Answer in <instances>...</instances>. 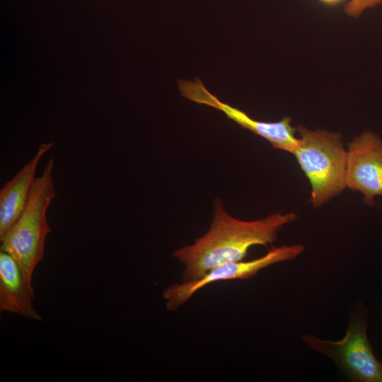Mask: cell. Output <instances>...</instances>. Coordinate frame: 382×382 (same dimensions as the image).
Masks as SVG:
<instances>
[{
  "label": "cell",
  "instance_id": "1",
  "mask_svg": "<svg viewBox=\"0 0 382 382\" xmlns=\"http://www.w3.org/2000/svg\"><path fill=\"white\" fill-rule=\"evenodd\" d=\"M296 217L293 212H278L262 219L242 221L231 216L217 199L207 233L173 253L185 266L183 282L198 279L221 265L243 260L253 245L273 243L281 228Z\"/></svg>",
  "mask_w": 382,
  "mask_h": 382
},
{
  "label": "cell",
  "instance_id": "6",
  "mask_svg": "<svg viewBox=\"0 0 382 382\" xmlns=\"http://www.w3.org/2000/svg\"><path fill=\"white\" fill-rule=\"evenodd\" d=\"M178 86L181 95L185 98L222 112L242 128L269 141L273 148L293 154L297 147L296 127L291 126L290 117H284L277 122L255 120L242 110L221 101L205 87L199 78L195 80L180 79Z\"/></svg>",
  "mask_w": 382,
  "mask_h": 382
},
{
  "label": "cell",
  "instance_id": "3",
  "mask_svg": "<svg viewBox=\"0 0 382 382\" xmlns=\"http://www.w3.org/2000/svg\"><path fill=\"white\" fill-rule=\"evenodd\" d=\"M54 164L53 158L46 163L42 174L35 178L23 213L0 239L1 250L9 253L31 280L35 267L43 257L46 236L51 232L46 213L55 197Z\"/></svg>",
  "mask_w": 382,
  "mask_h": 382
},
{
  "label": "cell",
  "instance_id": "11",
  "mask_svg": "<svg viewBox=\"0 0 382 382\" xmlns=\"http://www.w3.org/2000/svg\"><path fill=\"white\" fill-rule=\"evenodd\" d=\"M319 1L324 4L333 6V5H336L342 2L343 0H319Z\"/></svg>",
  "mask_w": 382,
  "mask_h": 382
},
{
  "label": "cell",
  "instance_id": "5",
  "mask_svg": "<svg viewBox=\"0 0 382 382\" xmlns=\"http://www.w3.org/2000/svg\"><path fill=\"white\" fill-rule=\"evenodd\" d=\"M305 250L302 245L272 247L267 253L250 261H238L217 266L201 278L181 284H173L163 292L167 310L175 311L185 304L202 288L216 282L234 279H248L272 265L291 260Z\"/></svg>",
  "mask_w": 382,
  "mask_h": 382
},
{
  "label": "cell",
  "instance_id": "4",
  "mask_svg": "<svg viewBox=\"0 0 382 382\" xmlns=\"http://www.w3.org/2000/svg\"><path fill=\"white\" fill-rule=\"evenodd\" d=\"M303 342L330 358L352 381L382 382V361L375 356L366 332V323L361 311L352 312L345 337L337 341L325 340L311 334L303 335Z\"/></svg>",
  "mask_w": 382,
  "mask_h": 382
},
{
  "label": "cell",
  "instance_id": "2",
  "mask_svg": "<svg viewBox=\"0 0 382 382\" xmlns=\"http://www.w3.org/2000/svg\"><path fill=\"white\" fill-rule=\"evenodd\" d=\"M299 144L294 155L311 187L310 202L318 208L346 187L347 151L339 133L296 127Z\"/></svg>",
  "mask_w": 382,
  "mask_h": 382
},
{
  "label": "cell",
  "instance_id": "8",
  "mask_svg": "<svg viewBox=\"0 0 382 382\" xmlns=\"http://www.w3.org/2000/svg\"><path fill=\"white\" fill-rule=\"evenodd\" d=\"M54 146L41 144L35 154L0 190V239L17 221L27 205L41 158Z\"/></svg>",
  "mask_w": 382,
  "mask_h": 382
},
{
  "label": "cell",
  "instance_id": "9",
  "mask_svg": "<svg viewBox=\"0 0 382 382\" xmlns=\"http://www.w3.org/2000/svg\"><path fill=\"white\" fill-rule=\"evenodd\" d=\"M34 291L28 279L16 260L0 251V309L23 317L42 320L34 308Z\"/></svg>",
  "mask_w": 382,
  "mask_h": 382
},
{
  "label": "cell",
  "instance_id": "7",
  "mask_svg": "<svg viewBox=\"0 0 382 382\" xmlns=\"http://www.w3.org/2000/svg\"><path fill=\"white\" fill-rule=\"evenodd\" d=\"M346 185L369 206L382 197V139L374 132L364 131L348 144Z\"/></svg>",
  "mask_w": 382,
  "mask_h": 382
},
{
  "label": "cell",
  "instance_id": "10",
  "mask_svg": "<svg viewBox=\"0 0 382 382\" xmlns=\"http://www.w3.org/2000/svg\"><path fill=\"white\" fill-rule=\"evenodd\" d=\"M382 4V0H349L344 6V11L351 18H359L366 10Z\"/></svg>",
  "mask_w": 382,
  "mask_h": 382
}]
</instances>
